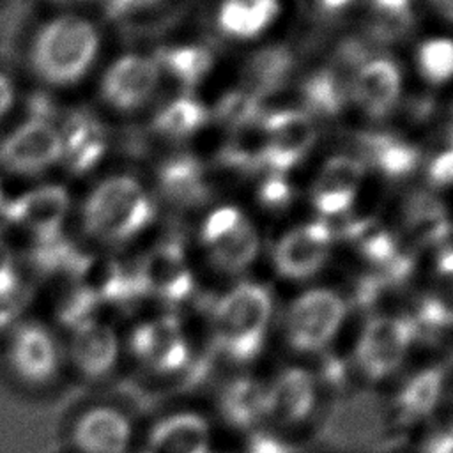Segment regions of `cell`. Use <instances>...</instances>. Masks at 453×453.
<instances>
[{
  "label": "cell",
  "mask_w": 453,
  "mask_h": 453,
  "mask_svg": "<svg viewBox=\"0 0 453 453\" xmlns=\"http://www.w3.org/2000/svg\"><path fill=\"white\" fill-rule=\"evenodd\" d=\"M319 2L326 11H340V9L347 7L352 0H319Z\"/></svg>",
  "instance_id": "7bdbcfd3"
},
{
  "label": "cell",
  "mask_w": 453,
  "mask_h": 453,
  "mask_svg": "<svg viewBox=\"0 0 453 453\" xmlns=\"http://www.w3.org/2000/svg\"><path fill=\"white\" fill-rule=\"evenodd\" d=\"M292 67V55L281 46H269L255 51L242 71V92L260 101L274 92L287 78Z\"/></svg>",
  "instance_id": "44dd1931"
},
{
  "label": "cell",
  "mask_w": 453,
  "mask_h": 453,
  "mask_svg": "<svg viewBox=\"0 0 453 453\" xmlns=\"http://www.w3.org/2000/svg\"><path fill=\"white\" fill-rule=\"evenodd\" d=\"M345 317V304L331 290H310L290 308L287 331L290 345L299 350L322 349Z\"/></svg>",
  "instance_id": "5b68a950"
},
{
  "label": "cell",
  "mask_w": 453,
  "mask_h": 453,
  "mask_svg": "<svg viewBox=\"0 0 453 453\" xmlns=\"http://www.w3.org/2000/svg\"><path fill=\"white\" fill-rule=\"evenodd\" d=\"M288 198H290L288 184L281 179L280 173H273L260 186V200L269 207H280V205L287 203Z\"/></svg>",
  "instance_id": "e575fe53"
},
{
  "label": "cell",
  "mask_w": 453,
  "mask_h": 453,
  "mask_svg": "<svg viewBox=\"0 0 453 453\" xmlns=\"http://www.w3.org/2000/svg\"><path fill=\"white\" fill-rule=\"evenodd\" d=\"M14 101V87L7 74L0 73V117L7 113Z\"/></svg>",
  "instance_id": "f35d334b"
},
{
  "label": "cell",
  "mask_w": 453,
  "mask_h": 453,
  "mask_svg": "<svg viewBox=\"0 0 453 453\" xmlns=\"http://www.w3.org/2000/svg\"><path fill=\"white\" fill-rule=\"evenodd\" d=\"M405 230L414 244H434L449 234V221L437 200L426 195L412 196L405 211Z\"/></svg>",
  "instance_id": "4316f807"
},
{
  "label": "cell",
  "mask_w": 453,
  "mask_h": 453,
  "mask_svg": "<svg viewBox=\"0 0 453 453\" xmlns=\"http://www.w3.org/2000/svg\"><path fill=\"white\" fill-rule=\"evenodd\" d=\"M363 177V165L347 156L331 157L313 184V203L324 216H340L349 211Z\"/></svg>",
  "instance_id": "9a60e30c"
},
{
  "label": "cell",
  "mask_w": 453,
  "mask_h": 453,
  "mask_svg": "<svg viewBox=\"0 0 453 453\" xmlns=\"http://www.w3.org/2000/svg\"><path fill=\"white\" fill-rule=\"evenodd\" d=\"M264 124L267 131L265 165L274 173L292 168L315 142L313 122L303 111H278Z\"/></svg>",
  "instance_id": "7c38bea8"
},
{
  "label": "cell",
  "mask_w": 453,
  "mask_h": 453,
  "mask_svg": "<svg viewBox=\"0 0 453 453\" xmlns=\"http://www.w3.org/2000/svg\"><path fill=\"white\" fill-rule=\"evenodd\" d=\"M419 319L428 327L453 326V250L437 260L434 285L419 308Z\"/></svg>",
  "instance_id": "484cf974"
},
{
  "label": "cell",
  "mask_w": 453,
  "mask_h": 453,
  "mask_svg": "<svg viewBox=\"0 0 453 453\" xmlns=\"http://www.w3.org/2000/svg\"><path fill=\"white\" fill-rule=\"evenodd\" d=\"M55 2H80V0H55Z\"/></svg>",
  "instance_id": "bcb514c9"
},
{
  "label": "cell",
  "mask_w": 453,
  "mask_h": 453,
  "mask_svg": "<svg viewBox=\"0 0 453 453\" xmlns=\"http://www.w3.org/2000/svg\"><path fill=\"white\" fill-rule=\"evenodd\" d=\"M442 389V372L430 368L418 373L402 391L400 407L405 418H419L434 409Z\"/></svg>",
  "instance_id": "f546056e"
},
{
  "label": "cell",
  "mask_w": 453,
  "mask_h": 453,
  "mask_svg": "<svg viewBox=\"0 0 453 453\" xmlns=\"http://www.w3.org/2000/svg\"><path fill=\"white\" fill-rule=\"evenodd\" d=\"M414 326L400 317L372 319L359 338L356 356L361 368L373 379L393 372L403 359Z\"/></svg>",
  "instance_id": "52a82bcc"
},
{
  "label": "cell",
  "mask_w": 453,
  "mask_h": 453,
  "mask_svg": "<svg viewBox=\"0 0 453 453\" xmlns=\"http://www.w3.org/2000/svg\"><path fill=\"white\" fill-rule=\"evenodd\" d=\"M14 285H16V271L12 262V251L5 237L0 234V297L9 294Z\"/></svg>",
  "instance_id": "8d00e7d4"
},
{
  "label": "cell",
  "mask_w": 453,
  "mask_h": 453,
  "mask_svg": "<svg viewBox=\"0 0 453 453\" xmlns=\"http://www.w3.org/2000/svg\"><path fill=\"white\" fill-rule=\"evenodd\" d=\"M449 136H451V142H453V113H451V124H449Z\"/></svg>",
  "instance_id": "ee69618b"
},
{
  "label": "cell",
  "mask_w": 453,
  "mask_h": 453,
  "mask_svg": "<svg viewBox=\"0 0 453 453\" xmlns=\"http://www.w3.org/2000/svg\"><path fill=\"white\" fill-rule=\"evenodd\" d=\"M152 2H156V0H108V11L113 14H119V12H126L133 7L149 5Z\"/></svg>",
  "instance_id": "60d3db41"
},
{
  "label": "cell",
  "mask_w": 453,
  "mask_h": 453,
  "mask_svg": "<svg viewBox=\"0 0 453 453\" xmlns=\"http://www.w3.org/2000/svg\"><path fill=\"white\" fill-rule=\"evenodd\" d=\"M134 283L140 290L166 301L184 299L193 288V276L182 248L175 242L152 248L142 258Z\"/></svg>",
  "instance_id": "9c48e42d"
},
{
  "label": "cell",
  "mask_w": 453,
  "mask_h": 453,
  "mask_svg": "<svg viewBox=\"0 0 453 453\" xmlns=\"http://www.w3.org/2000/svg\"><path fill=\"white\" fill-rule=\"evenodd\" d=\"M221 157L226 165L241 170H257L265 165L267 131L260 117L235 124L223 145Z\"/></svg>",
  "instance_id": "603a6c76"
},
{
  "label": "cell",
  "mask_w": 453,
  "mask_h": 453,
  "mask_svg": "<svg viewBox=\"0 0 453 453\" xmlns=\"http://www.w3.org/2000/svg\"><path fill=\"white\" fill-rule=\"evenodd\" d=\"M99 50L96 27L76 14L44 23L30 44V67L44 83L65 87L80 81L92 67Z\"/></svg>",
  "instance_id": "6da1fadb"
},
{
  "label": "cell",
  "mask_w": 453,
  "mask_h": 453,
  "mask_svg": "<svg viewBox=\"0 0 453 453\" xmlns=\"http://www.w3.org/2000/svg\"><path fill=\"white\" fill-rule=\"evenodd\" d=\"M60 157V133L39 115L19 124L0 143V165L18 175H35Z\"/></svg>",
  "instance_id": "277c9868"
},
{
  "label": "cell",
  "mask_w": 453,
  "mask_h": 453,
  "mask_svg": "<svg viewBox=\"0 0 453 453\" xmlns=\"http://www.w3.org/2000/svg\"><path fill=\"white\" fill-rule=\"evenodd\" d=\"M354 101L370 115H386L400 94V71L389 58H373L363 64L352 81Z\"/></svg>",
  "instance_id": "ac0fdd59"
},
{
  "label": "cell",
  "mask_w": 453,
  "mask_h": 453,
  "mask_svg": "<svg viewBox=\"0 0 453 453\" xmlns=\"http://www.w3.org/2000/svg\"><path fill=\"white\" fill-rule=\"evenodd\" d=\"M60 133L62 142V157L69 170L76 173H85L92 170L103 157L108 149L106 131L88 113H73Z\"/></svg>",
  "instance_id": "2e32d148"
},
{
  "label": "cell",
  "mask_w": 453,
  "mask_h": 453,
  "mask_svg": "<svg viewBox=\"0 0 453 453\" xmlns=\"http://www.w3.org/2000/svg\"><path fill=\"white\" fill-rule=\"evenodd\" d=\"M150 219L152 202L143 186L129 175L101 180L88 193L81 211L85 232L110 244L133 239Z\"/></svg>",
  "instance_id": "7a4b0ae2"
},
{
  "label": "cell",
  "mask_w": 453,
  "mask_h": 453,
  "mask_svg": "<svg viewBox=\"0 0 453 453\" xmlns=\"http://www.w3.org/2000/svg\"><path fill=\"white\" fill-rule=\"evenodd\" d=\"M428 177L435 186L453 184V149H448L432 159Z\"/></svg>",
  "instance_id": "d590c367"
},
{
  "label": "cell",
  "mask_w": 453,
  "mask_h": 453,
  "mask_svg": "<svg viewBox=\"0 0 453 453\" xmlns=\"http://www.w3.org/2000/svg\"><path fill=\"white\" fill-rule=\"evenodd\" d=\"M250 453H285V448L267 437H255L251 442Z\"/></svg>",
  "instance_id": "ab89813d"
},
{
  "label": "cell",
  "mask_w": 453,
  "mask_h": 453,
  "mask_svg": "<svg viewBox=\"0 0 453 453\" xmlns=\"http://www.w3.org/2000/svg\"><path fill=\"white\" fill-rule=\"evenodd\" d=\"M244 216L235 207H219L214 212L207 216L202 226V241L203 244H211L223 234H226L230 228H234Z\"/></svg>",
  "instance_id": "836d02e7"
},
{
  "label": "cell",
  "mask_w": 453,
  "mask_h": 453,
  "mask_svg": "<svg viewBox=\"0 0 453 453\" xmlns=\"http://www.w3.org/2000/svg\"><path fill=\"white\" fill-rule=\"evenodd\" d=\"M147 453H209L207 423L196 414L170 416L152 428Z\"/></svg>",
  "instance_id": "d6986e66"
},
{
  "label": "cell",
  "mask_w": 453,
  "mask_h": 453,
  "mask_svg": "<svg viewBox=\"0 0 453 453\" xmlns=\"http://www.w3.org/2000/svg\"><path fill=\"white\" fill-rule=\"evenodd\" d=\"M223 416L235 426H250L267 412V389L251 379L232 382L221 398Z\"/></svg>",
  "instance_id": "83f0119b"
},
{
  "label": "cell",
  "mask_w": 453,
  "mask_h": 453,
  "mask_svg": "<svg viewBox=\"0 0 453 453\" xmlns=\"http://www.w3.org/2000/svg\"><path fill=\"white\" fill-rule=\"evenodd\" d=\"M421 74L432 83H444L453 78V39L435 37L418 48Z\"/></svg>",
  "instance_id": "d6a6232c"
},
{
  "label": "cell",
  "mask_w": 453,
  "mask_h": 453,
  "mask_svg": "<svg viewBox=\"0 0 453 453\" xmlns=\"http://www.w3.org/2000/svg\"><path fill=\"white\" fill-rule=\"evenodd\" d=\"M163 67L172 73L182 85H195L211 67V53L203 48L186 46L172 48L161 53L159 57Z\"/></svg>",
  "instance_id": "4dcf8cb0"
},
{
  "label": "cell",
  "mask_w": 453,
  "mask_h": 453,
  "mask_svg": "<svg viewBox=\"0 0 453 453\" xmlns=\"http://www.w3.org/2000/svg\"><path fill=\"white\" fill-rule=\"evenodd\" d=\"M370 156L373 163L391 177H398L411 172L418 161V152L409 143L389 136L372 138Z\"/></svg>",
  "instance_id": "1f68e13d"
},
{
  "label": "cell",
  "mask_w": 453,
  "mask_h": 453,
  "mask_svg": "<svg viewBox=\"0 0 453 453\" xmlns=\"http://www.w3.org/2000/svg\"><path fill=\"white\" fill-rule=\"evenodd\" d=\"M278 11V0H223L218 23L228 35L255 37L271 25Z\"/></svg>",
  "instance_id": "7402d4cb"
},
{
  "label": "cell",
  "mask_w": 453,
  "mask_h": 453,
  "mask_svg": "<svg viewBox=\"0 0 453 453\" xmlns=\"http://www.w3.org/2000/svg\"><path fill=\"white\" fill-rule=\"evenodd\" d=\"M9 361L14 373L28 384H44L58 370V347L48 329L39 324H21L9 343Z\"/></svg>",
  "instance_id": "8fae6325"
},
{
  "label": "cell",
  "mask_w": 453,
  "mask_h": 453,
  "mask_svg": "<svg viewBox=\"0 0 453 453\" xmlns=\"http://www.w3.org/2000/svg\"><path fill=\"white\" fill-rule=\"evenodd\" d=\"M430 2L446 19L453 21V0H430Z\"/></svg>",
  "instance_id": "b9f144b4"
},
{
  "label": "cell",
  "mask_w": 453,
  "mask_h": 453,
  "mask_svg": "<svg viewBox=\"0 0 453 453\" xmlns=\"http://www.w3.org/2000/svg\"><path fill=\"white\" fill-rule=\"evenodd\" d=\"M4 205V195H2V179H0V209Z\"/></svg>",
  "instance_id": "f6af8a7d"
},
{
  "label": "cell",
  "mask_w": 453,
  "mask_h": 453,
  "mask_svg": "<svg viewBox=\"0 0 453 453\" xmlns=\"http://www.w3.org/2000/svg\"><path fill=\"white\" fill-rule=\"evenodd\" d=\"M207 111L203 106L189 97H179L168 103L156 117L154 127L173 138L188 136L205 122Z\"/></svg>",
  "instance_id": "f1b7e54d"
},
{
  "label": "cell",
  "mask_w": 453,
  "mask_h": 453,
  "mask_svg": "<svg viewBox=\"0 0 453 453\" xmlns=\"http://www.w3.org/2000/svg\"><path fill=\"white\" fill-rule=\"evenodd\" d=\"M372 4L380 18H400L411 14V0H372Z\"/></svg>",
  "instance_id": "74e56055"
},
{
  "label": "cell",
  "mask_w": 453,
  "mask_h": 453,
  "mask_svg": "<svg viewBox=\"0 0 453 453\" xmlns=\"http://www.w3.org/2000/svg\"><path fill=\"white\" fill-rule=\"evenodd\" d=\"M214 265L223 271H241L253 262L258 251V237L255 228L242 218L226 234L207 244Z\"/></svg>",
  "instance_id": "d4e9b609"
},
{
  "label": "cell",
  "mask_w": 453,
  "mask_h": 453,
  "mask_svg": "<svg viewBox=\"0 0 453 453\" xmlns=\"http://www.w3.org/2000/svg\"><path fill=\"white\" fill-rule=\"evenodd\" d=\"M313 407V382L301 368L285 370L267 389V412L280 421H299Z\"/></svg>",
  "instance_id": "ffe728a7"
},
{
  "label": "cell",
  "mask_w": 453,
  "mask_h": 453,
  "mask_svg": "<svg viewBox=\"0 0 453 453\" xmlns=\"http://www.w3.org/2000/svg\"><path fill=\"white\" fill-rule=\"evenodd\" d=\"M134 356L154 372H175L188 361V345L173 319L142 324L131 336Z\"/></svg>",
  "instance_id": "4fadbf2b"
},
{
  "label": "cell",
  "mask_w": 453,
  "mask_h": 453,
  "mask_svg": "<svg viewBox=\"0 0 453 453\" xmlns=\"http://www.w3.org/2000/svg\"><path fill=\"white\" fill-rule=\"evenodd\" d=\"M159 184L166 198L180 205L200 203L209 193L203 173L191 157L170 159L159 172Z\"/></svg>",
  "instance_id": "cb8c5ba5"
},
{
  "label": "cell",
  "mask_w": 453,
  "mask_h": 453,
  "mask_svg": "<svg viewBox=\"0 0 453 453\" xmlns=\"http://www.w3.org/2000/svg\"><path fill=\"white\" fill-rule=\"evenodd\" d=\"M333 234L326 221L296 226L287 232L274 248L276 269L287 278H308L327 258Z\"/></svg>",
  "instance_id": "30bf717a"
},
{
  "label": "cell",
  "mask_w": 453,
  "mask_h": 453,
  "mask_svg": "<svg viewBox=\"0 0 453 453\" xmlns=\"http://www.w3.org/2000/svg\"><path fill=\"white\" fill-rule=\"evenodd\" d=\"M67 209V191L57 184H44L4 202L0 211L11 223L27 228L39 241L60 234Z\"/></svg>",
  "instance_id": "ba28073f"
},
{
  "label": "cell",
  "mask_w": 453,
  "mask_h": 453,
  "mask_svg": "<svg viewBox=\"0 0 453 453\" xmlns=\"http://www.w3.org/2000/svg\"><path fill=\"white\" fill-rule=\"evenodd\" d=\"M161 67L145 55H122L113 60L103 74V99L120 111L140 108L156 90Z\"/></svg>",
  "instance_id": "8992f818"
},
{
  "label": "cell",
  "mask_w": 453,
  "mask_h": 453,
  "mask_svg": "<svg viewBox=\"0 0 453 453\" xmlns=\"http://www.w3.org/2000/svg\"><path fill=\"white\" fill-rule=\"evenodd\" d=\"M71 357L83 375L104 377L113 370L119 357V340L113 329L103 322L81 320L73 333Z\"/></svg>",
  "instance_id": "e0dca14e"
},
{
  "label": "cell",
  "mask_w": 453,
  "mask_h": 453,
  "mask_svg": "<svg viewBox=\"0 0 453 453\" xmlns=\"http://www.w3.org/2000/svg\"><path fill=\"white\" fill-rule=\"evenodd\" d=\"M131 434V423L120 411L94 407L76 421L73 444L80 453H126Z\"/></svg>",
  "instance_id": "5bb4252c"
},
{
  "label": "cell",
  "mask_w": 453,
  "mask_h": 453,
  "mask_svg": "<svg viewBox=\"0 0 453 453\" xmlns=\"http://www.w3.org/2000/svg\"><path fill=\"white\" fill-rule=\"evenodd\" d=\"M271 313L265 287L241 283L225 294L212 311V336L218 347L237 361L257 356Z\"/></svg>",
  "instance_id": "3957f363"
}]
</instances>
